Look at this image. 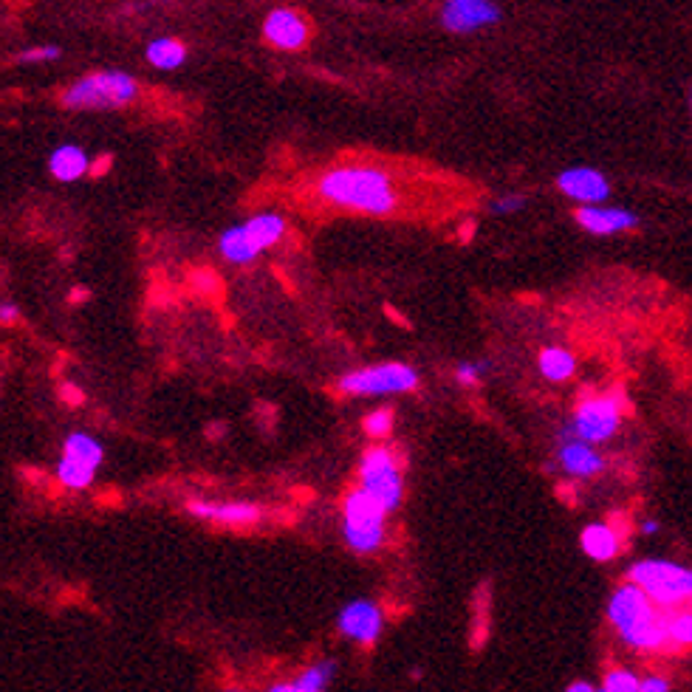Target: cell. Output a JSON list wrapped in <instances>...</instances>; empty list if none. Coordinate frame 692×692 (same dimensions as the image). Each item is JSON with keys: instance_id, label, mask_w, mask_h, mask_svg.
Returning <instances> with one entry per match:
<instances>
[{"instance_id": "obj_15", "label": "cell", "mask_w": 692, "mask_h": 692, "mask_svg": "<svg viewBox=\"0 0 692 692\" xmlns=\"http://www.w3.org/2000/svg\"><path fill=\"white\" fill-rule=\"evenodd\" d=\"M190 515L201 517V520H212V523H224V526H252L260 520V506L255 503H243V500H190L187 503Z\"/></svg>"}, {"instance_id": "obj_39", "label": "cell", "mask_w": 692, "mask_h": 692, "mask_svg": "<svg viewBox=\"0 0 692 692\" xmlns=\"http://www.w3.org/2000/svg\"><path fill=\"white\" fill-rule=\"evenodd\" d=\"M224 692H243V690H235V687H232V690H224Z\"/></svg>"}, {"instance_id": "obj_19", "label": "cell", "mask_w": 692, "mask_h": 692, "mask_svg": "<svg viewBox=\"0 0 692 692\" xmlns=\"http://www.w3.org/2000/svg\"><path fill=\"white\" fill-rule=\"evenodd\" d=\"M537 368L546 376L548 382H565L577 373V359L568 348H560V345H548L537 356Z\"/></svg>"}, {"instance_id": "obj_24", "label": "cell", "mask_w": 692, "mask_h": 692, "mask_svg": "<svg viewBox=\"0 0 692 692\" xmlns=\"http://www.w3.org/2000/svg\"><path fill=\"white\" fill-rule=\"evenodd\" d=\"M94 475H97V469L82 464V461H74V458H68V455H63L60 464H57V478H60V483L68 486V489H85L88 483L94 481Z\"/></svg>"}, {"instance_id": "obj_23", "label": "cell", "mask_w": 692, "mask_h": 692, "mask_svg": "<svg viewBox=\"0 0 692 692\" xmlns=\"http://www.w3.org/2000/svg\"><path fill=\"white\" fill-rule=\"evenodd\" d=\"M667 642L673 650H692V605L667 611Z\"/></svg>"}, {"instance_id": "obj_5", "label": "cell", "mask_w": 692, "mask_h": 692, "mask_svg": "<svg viewBox=\"0 0 692 692\" xmlns=\"http://www.w3.org/2000/svg\"><path fill=\"white\" fill-rule=\"evenodd\" d=\"M387 512L359 486L345 495L342 503V537L356 554H373L385 546Z\"/></svg>"}, {"instance_id": "obj_32", "label": "cell", "mask_w": 692, "mask_h": 692, "mask_svg": "<svg viewBox=\"0 0 692 692\" xmlns=\"http://www.w3.org/2000/svg\"><path fill=\"white\" fill-rule=\"evenodd\" d=\"M60 390H63V399L68 404H82V399H85V396H82V390L77 385H63Z\"/></svg>"}, {"instance_id": "obj_34", "label": "cell", "mask_w": 692, "mask_h": 692, "mask_svg": "<svg viewBox=\"0 0 692 692\" xmlns=\"http://www.w3.org/2000/svg\"><path fill=\"white\" fill-rule=\"evenodd\" d=\"M111 156H102V159L97 161V164H91V176H102L105 170H108V164H111Z\"/></svg>"}, {"instance_id": "obj_36", "label": "cell", "mask_w": 692, "mask_h": 692, "mask_svg": "<svg viewBox=\"0 0 692 692\" xmlns=\"http://www.w3.org/2000/svg\"><path fill=\"white\" fill-rule=\"evenodd\" d=\"M642 532L644 534H656V532H659V520H644Z\"/></svg>"}, {"instance_id": "obj_29", "label": "cell", "mask_w": 692, "mask_h": 692, "mask_svg": "<svg viewBox=\"0 0 692 692\" xmlns=\"http://www.w3.org/2000/svg\"><path fill=\"white\" fill-rule=\"evenodd\" d=\"M60 57V49L57 46H40V49H29L20 54L23 63H51Z\"/></svg>"}, {"instance_id": "obj_27", "label": "cell", "mask_w": 692, "mask_h": 692, "mask_svg": "<svg viewBox=\"0 0 692 692\" xmlns=\"http://www.w3.org/2000/svg\"><path fill=\"white\" fill-rule=\"evenodd\" d=\"M486 368H489V362H461V365L455 368V379L467 387L478 385Z\"/></svg>"}, {"instance_id": "obj_3", "label": "cell", "mask_w": 692, "mask_h": 692, "mask_svg": "<svg viewBox=\"0 0 692 692\" xmlns=\"http://www.w3.org/2000/svg\"><path fill=\"white\" fill-rule=\"evenodd\" d=\"M628 582L642 588L659 611H676L692 602V568L673 560H639L630 565Z\"/></svg>"}, {"instance_id": "obj_17", "label": "cell", "mask_w": 692, "mask_h": 692, "mask_svg": "<svg viewBox=\"0 0 692 692\" xmlns=\"http://www.w3.org/2000/svg\"><path fill=\"white\" fill-rule=\"evenodd\" d=\"M580 548L585 557L594 563H611L622 551V537L613 529L611 523H591L580 534Z\"/></svg>"}, {"instance_id": "obj_28", "label": "cell", "mask_w": 692, "mask_h": 692, "mask_svg": "<svg viewBox=\"0 0 692 692\" xmlns=\"http://www.w3.org/2000/svg\"><path fill=\"white\" fill-rule=\"evenodd\" d=\"M526 207V195H500V198H495L492 201V212L495 215H512V212H520Z\"/></svg>"}, {"instance_id": "obj_11", "label": "cell", "mask_w": 692, "mask_h": 692, "mask_svg": "<svg viewBox=\"0 0 692 692\" xmlns=\"http://www.w3.org/2000/svg\"><path fill=\"white\" fill-rule=\"evenodd\" d=\"M500 20V9L489 0H450L441 6V26L452 34H472Z\"/></svg>"}, {"instance_id": "obj_8", "label": "cell", "mask_w": 692, "mask_h": 692, "mask_svg": "<svg viewBox=\"0 0 692 692\" xmlns=\"http://www.w3.org/2000/svg\"><path fill=\"white\" fill-rule=\"evenodd\" d=\"M622 413H625V396L619 390L596 393V396L580 399L577 410H574V419L565 427L580 441L596 447V444H605L616 435L619 424H622Z\"/></svg>"}, {"instance_id": "obj_7", "label": "cell", "mask_w": 692, "mask_h": 692, "mask_svg": "<svg viewBox=\"0 0 692 692\" xmlns=\"http://www.w3.org/2000/svg\"><path fill=\"white\" fill-rule=\"evenodd\" d=\"M359 489L382 503L387 515L402 506V461L390 447H371L359 464Z\"/></svg>"}, {"instance_id": "obj_40", "label": "cell", "mask_w": 692, "mask_h": 692, "mask_svg": "<svg viewBox=\"0 0 692 692\" xmlns=\"http://www.w3.org/2000/svg\"><path fill=\"white\" fill-rule=\"evenodd\" d=\"M596 692H608V690H602V687H599V690H596Z\"/></svg>"}, {"instance_id": "obj_10", "label": "cell", "mask_w": 692, "mask_h": 692, "mask_svg": "<svg viewBox=\"0 0 692 692\" xmlns=\"http://www.w3.org/2000/svg\"><path fill=\"white\" fill-rule=\"evenodd\" d=\"M337 630L351 642L373 647L385 630V613L373 599H354L339 611Z\"/></svg>"}, {"instance_id": "obj_16", "label": "cell", "mask_w": 692, "mask_h": 692, "mask_svg": "<svg viewBox=\"0 0 692 692\" xmlns=\"http://www.w3.org/2000/svg\"><path fill=\"white\" fill-rule=\"evenodd\" d=\"M574 218L591 235H616V232H630V229L639 226V215L636 212L625 210V207H608V204L580 207V210L574 212Z\"/></svg>"}, {"instance_id": "obj_2", "label": "cell", "mask_w": 692, "mask_h": 692, "mask_svg": "<svg viewBox=\"0 0 692 692\" xmlns=\"http://www.w3.org/2000/svg\"><path fill=\"white\" fill-rule=\"evenodd\" d=\"M317 193L322 201L339 210H354L376 218L390 215L399 207L393 181L376 167H334L320 178Z\"/></svg>"}, {"instance_id": "obj_30", "label": "cell", "mask_w": 692, "mask_h": 692, "mask_svg": "<svg viewBox=\"0 0 692 692\" xmlns=\"http://www.w3.org/2000/svg\"><path fill=\"white\" fill-rule=\"evenodd\" d=\"M639 692H673V684H670V678L661 676V673H647V676H642Z\"/></svg>"}, {"instance_id": "obj_26", "label": "cell", "mask_w": 692, "mask_h": 692, "mask_svg": "<svg viewBox=\"0 0 692 692\" xmlns=\"http://www.w3.org/2000/svg\"><path fill=\"white\" fill-rule=\"evenodd\" d=\"M365 433L371 438H387L393 433V410L390 407H379L365 419Z\"/></svg>"}, {"instance_id": "obj_22", "label": "cell", "mask_w": 692, "mask_h": 692, "mask_svg": "<svg viewBox=\"0 0 692 692\" xmlns=\"http://www.w3.org/2000/svg\"><path fill=\"white\" fill-rule=\"evenodd\" d=\"M334 676H337V661L322 659L294 678V687H297V692H325Z\"/></svg>"}, {"instance_id": "obj_25", "label": "cell", "mask_w": 692, "mask_h": 692, "mask_svg": "<svg viewBox=\"0 0 692 692\" xmlns=\"http://www.w3.org/2000/svg\"><path fill=\"white\" fill-rule=\"evenodd\" d=\"M642 676L630 667H608L602 678V690L608 692H639Z\"/></svg>"}, {"instance_id": "obj_18", "label": "cell", "mask_w": 692, "mask_h": 692, "mask_svg": "<svg viewBox=\"0 0 692 692\" xmlns=\"http://www.w3.org/2000/svg\"><path fill=\"white\" fill-rule=\"evenodd\" d=\"M49 173L57 181H77L85 173H91L88 153L80 145H60L49 156Z\"/></svg>"}, {"instance_id": "obj_6", "label": "cell", "mask_w": 692, "mask_h": 692, "mask_svg": "<svg viewBox=\"0 0 692 692\" xmlns=\"http://www.w3.org/2000/svg\"><path fill=\"white\" fill-rule=\"evenodd\" d=\"M283 235H286L283 215H277V212H260L255 218H249L246 224L229 226L224 235H221V241H218V249H221L224 260L246 266V263L258 260L266 249H272Z\"/></svg>"}, {"instance_id": "obj_4", "label": "cell", "mask_w": 692, "mask_h": 692, "mask_svg": "<svg viewBox=\"0 0 692 692\" xmlns=\"http://www.w3.org/2000/svg\"><path fill=\"white\" fill-rule=\"evenodd\" d=\"M139 85L128 71H94L80 82H74L63 94L65 108L74 111H111L133 102Z\"/></svg>"}, {"instance_id": "obj_1", "label": "cell", "mask_w": 692, "mask_h": 692, "mask_svg": "<svg viewBox=\"0 0 692 692\" xmlns=\"http://www.w3.org/2000/svg\"><path fill=\"white\" fill-rule=\"evenodd\" d=\"M608 625L619 636V642L636 653H661L670 650L667 642V613L659 611L642 588L633 582H622L608 599Z\"/></svg>"}, {"instance_id": "obj_35", "label": "cell", "mask_w": 692, "mask_h": 692, "mask_svg": "<svg viewBox=\"0 0 692 692\" xmlns=\"http://www.w3.org/2000/svg\"><path fill=\"white\" fill-rule=\"evenodd\" d=\"M266 692H297V687H294V681H277Z\"/></svg>"}, {"instance_id": "obj_37", "label": "cell", "mask_w": 692, "mask_h": 692, "mask_svg": "<svg viewBox=\"0 0 692 692\" xmlns=\"http://www.w3.org/2000/svg\"><path fill=\"white\" fill-rule=\"evenodd\" d=\"M472 232H475V224L461 226V241H469V238H472Z\"/></svg>"}, {"instance_id": "obj_38", "label": "cell", "mask_w": 692, "mask_h": 692, "mask_svg": "<svg viewBox=\"0 0 692 692\" xmlns=\"http://www.w3.org/2000/svg\"><path fill=\"white\" fill-rule=\"evenodd\" d=\"M71 300H88V289H74L71 291Z\"/></svg>"}, {"instance_id": "obj_12", "label": "cell", "mask_w": 692, "mask_h": 692, "mask_svg": "<svg viewBox=\"0 0 692 692\" xmlns=\"http://www.w3.org/2000/svg\"><path fill=\"white\" fill-rule=\"evenodd\" d=\"M557 187L565 198L577 201L580 207H599L611 195V181L594 167H568L557 176Z\"/></svg>"}, {"instance_id": "obj_20", "label": "cell", "mask_w": 692, "mask_h": 692, "mask_svg": "<svg viewBox=\"0 0 692 692\" xmlns=\"http://www.w3.org/2000/svg\"><path fill=\"white\" fill-rule=\"evenodd\" d=\"M187 60V46L176 37H159L147 46V63L159 71H176Z\"/></svg>"}, {"instance_id": "obj_33", "label": "cell", "mask_w": 692, "mask_h": 692, "mask_svg": "<svg viewBox=\"0 0 692 692\" xmlns=\"http://www.w3.org/2000/svg\"><path fill=\"white\" fill-rule=\"evenodd\" d=\"M599 687H594L591 681H571L568 687H565V692H596Z\"/></svg>"}, {"instance_id": "obj_13", "label": "cell", "mask_w": 692, "mask_h": 692, "mask_svg": "<svg viewBox=\"0 0 692 692\" xmlns=\"http://www.w3.org/2000/svg\"><path fill=\"white\" fill-rule=\"evenodd\" d=\"M557 464L571 478H594L605 469V458L596 447L580 441L568 427H563L560 444H557Z\"/></svg>"}, {"instance_id": "obj_31", "label": "cell", "mask_w": 692, "mask_h": 692, "mask_svg": "<svg viewBox=\"0 0 692 692\" xmlns=\"http://www.w3.org/2000/svg\"><path fill=\"white\" fill-rule=\"evenodd\" d=\"M20 320V308L15 303H0V325H15Z\"/></svg>"}, {"instance_id": "obj_9", "label": "cell", "mask_w": 692, "mask_h": 692, "mask_svg": "<svg viewBox=\"0 0 692 692\" xmlns=\"http://www.w3.org/2000/svg\"><path fill=\"white\" fill-rule=\"evenodd\" d=\"M339 390L348 396H390V393H410L419 387V373L416 368L404 362H382L371 368L345 373L339 379Z\"/></svg>"}, {"instance_id": "obj_21", "label": "cell", "mask_w": 692, "mask_h": 692, "mask_svg": "<svg viewBox=\"0 0 692 692\" xmlns=\"http://www.w3.org/2000/svg\"><path fill=\"white\" fill-rule=\"evenodd\" d=\"M63 455L74 458V461H82V464H88V467L99 469L102 458H105V450H102V444H99L94 435L71 433L65 438Z\"/></svg>"}, {"instance_id": "obj_14", "label": "cell", "mask_w": 692, "mask_h": 692, "mask_svg": "<svg viewBox=\"0 0 692 692\" xmlns=\"http://www.w3.org/2000/svg\"><path fill=\"white\" fill-rule=\"evenodd\" d=\"M263 37L272 43L274 49H303L308 40L306 17L297 15L294 9H274V12H269V17L263 20Z\"/></svg>"}]
</instances>
